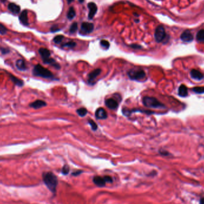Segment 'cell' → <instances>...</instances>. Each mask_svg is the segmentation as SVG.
<instances>
[{"mask_svg": "<svg viewBox=\"0 0 204 204\" xmlns=\"http://www.w3.org/2000/svg\"><path fill=\"white\" fill-rule=\"evenodd\" d=\"M42 179L49 191L55 193L58 185V179L56 176L52 172H45L42 174Z\"/></svg>", "mask_w": 204, "mask_h": 204, "instance_id": "6da1fadb", "label": "cell"}, {"mask_svg": "<svg viewBox=\"0 0 204 204\" xmlns=\"http://www.w3.org/2000/svg\"><path fill=\"white\" fill-rule=\"evenodd\" d=\"M32 74L35 76L41 77L45 79H55V76L53 73L40 64H37L34 66L32 70Z\"/></svg>", "mask_w": 204, "mask_h": 204, "instance_id": "7a4b0ae2", "label": "cell"}, {"mask_svg": "<svg viewBox=\"0 0 204 204\" xmlns=\"http://www.w3.org/2000/svg\"><path fill=\"white\" fill-rule=\"evenodd\" d=\"M143 103L147 108H164L165 106L155 97L146 96L143 98Z\"/></svg>", "mask_w": 204, "mask_h": 204, "instance_id": "3957f363", "label": "cell"}, {"mask_svg": "<svg viewBox=\"0 0 204 204\" xmlns=\"http://www.w3.org/2000/svg\"><path fill=\"white\" fill-rule=\"evenodd\" d=\"M128 77L132 80H141L146 77L145 72L142 69H132L128 72Z\"/></svg>", "mask_w": 204, "mask_h": 204, "instance_id": "277c9868", "label": "cell"}, {"mask_svg": "<svg viewBox=\"0 0 204 204\" xmlns=\"http://www.w3.org/2000/svg\"><path fill=\"white\" fill-rule=\"evenodd\" d=\"M166 37L165 30L163 26H158L155 31V39L157 42H162Z\"/></svg>", "mask_w": 204, "mask_h": 204, "instance_id": "5b68a950", "label": "cell"}, {"mask_svg": "<svg viewBox=\"0 0 204 204\" xmlns=\"http://www.w3.org/2000/svg\"><path fill=\"white\" fill-rule=\"evenodd\" d=\"M81 30L84 33H90L94 30V25L92 23L83 22L81 26Z\"/></svg>", "mask_w": 204, "mask_h": 204, "instance_id": "8992f818", "label": "cell"}, {"mask_svg": "<svg viewBox=\"0 0 204 204\" xmlns=\"http://www.w3.org/2000/svg\"><path fill=\"white\" fill-rule=\"evenodd\" d=\"M180 38L184 42H190L193 40V36L192 33L189 30H186L181 33Z\"/></svg>", "mask_w": 204, "mask_h": 204, "instance_id": "52a82bcc", "label": "cell"}, {"mask_svg": "<svg viewBox=\"0 0 204 204\" xmlns=\"http://www.w3.org/2000/svg\"><path fill=\"white\" fill-rule=\"evenodd\" d=\"M30 108H32L33 109H40L42 108L43 107H45L47 106V103L42 100H37L35 101H34L32 103H30L29 105Z\"/></svg>", "mask_w": 204, "mask_h": 204, "instance_id": "ba28073f", "label": "cell"}, {"mask_svg": "<svg viewBox=\"0 0 204 204\" xmlns=\"http://www.w3.org/2000/svg\"><path fill=\"white\" fill-rule=\"evenodd\" d=\"M95 116L98 120H105L108 118V113L104 108H99L96 110Z\"/></svg>", "mask_w": 204, "mask_h": 204, "instance_id": "9c48e42d", "label": "cell"}, {"mask_svg": "<svg viewBox=\"0 0 204 204\" xmlns=\"http://www.w3.org/2000/svg\"><path fill=\"white\" fill-rule=\"evenodd\" d=\"M87 7L89 8V18L90 19H92L97 11V7L94 3H89Z\"/></svg>", "mask_w": 204, "mask_h": 204, "instance_id": "30bf717a", "label": "cell"}, {"mask_svg": "<svg viewBox=\"0 0 204 204\" xmlns=\"http://www.w3.org/2000/svg\"><path fill=\"white\" fill-rule=\"evenodd\" d=\"M8 74L9 76V78L15 86H18L19 87H22L24 86V81L22 79L18 78V77L12 75L11 73H8Z\"/></svg>", "mask_w": 204, "mask_h": 204, "instance_id": "8fae6325", "label": "cell"}, {"mask_svg": "<svg viewBox=\"0 0 204 204\" xmlns=\"http://www.w3.org/2000/svg\"><path fill=\"white\" fill-rule=\"evenodd\" d=\"M16 66L17 69L21 71H26L28 69V66L26 62L23 59H18L16 62Z\"/></svg>", "mask_w": 204, "mask_h": 204, "instance_id": "7c38bea8", "label": "cell"}, {"mask_svg": "<svg viewBox=\"0 0 204 204\" xmlns=\"http://www.w3.org/2000/svg\"><path fill=\"white\" fill-rule=\"evenodd\" d=\"M105 104L108 108L112 110H115L118 107V101L113 98H110L106 100Z\"/></svg>", "mask_w": 204, "mask_h": 204, "instance_id": "4fadbf2b", "label": "cell"}, {"mask_svg": "<svg viewBox=\"0 0 204 204\" xmlns=\"http://www.w3.org/2000/svg\"><path fill=\"white\" fill-rule=\"evenodd\" d=\"M101 72V70L100 69H96L94 71H93L92 72H91L89 75H88V81L89 83H91L93 82L96 78H97V76H98L100 73Z\"/></svg>", "mask_w": 204, "mask_h": 204, "instance_id": "5bb4252c", "label": "cell"}, {"mask_svg": "<svg viewBox=\"0 0 204 204\" xmlns=\"http://www.w3.org/2000/svg\"><path fill=\"white\" fill-rule=\"evenodd\" d=\"M39 54L42 59V60H44L51 56V53L47 48H40L38 50Z\"/></svg>", "mask_w": 204, "mask_h": 204, "instance_id": "9a60e30c", "label": "cell"}, {"mask_svg": "<svg viewBox=\"0 0 204 204\" xmlns=\"http://www.w3.org/2000/svg\"><path fill=\"white\" fill-rule=\"evenodd\" d=\"M93 183L98 187H104L106 185V181L105 180L104 177H102L100 176H94L93 179Z\"/></svg>", "mask_w": 204, "mask_h": 204, "instance_id": "2e32d148", "label": "cell"}, {"mask_svg": "<svg viewBox=\"0 0 204 204\" xmlns=\"http://www.w3.org/2000/svg\"><path fill=\"white\" fill-rule=\"evenodd\" d=\"M20 22L25 26H28L29 25L28 18V11L26 10H23L19 16Z\"/></svg>", "mask_w": 204, "mask_h": 204, "instance_id": "e0dca14e", "label": "cell"}, {"mask_svg": "<svg viewBox=\"0 0 204 204\" xmlns=\"http://www.w3.org/2000/svg\"><path fill=\"white\" fill-rule=\"evenodd\" d=\"M8 9L14 14H18L21 11V7L13 3H11L8 5Z\"/></svg>", "mask_w": 204, "mask_h": 204, "instance_id": "ac0fdd59", "label": "cell"}, {"mask_svg": "<svg viewBox=\"0 0 204 204\" xmlns=\"http://www.w3.org/2000/svg\"><path fill=\"white\" fill-rule=\"evenodd\" d=\"M191 77L196 80H201L203 78V75L199 71L196 69H192L191 72Z\"/></svg>", "mask_w": 204, "mask_h": 204, "instance_id": "d6986e66", "label": "cell"}, {"mask_svg": "<svg viewBox=\"0 0 204 204\" xmlns=\"http://www.w3.org/2000/svg\"><path fill=\"white\" fill-rule=\"evenodd\" d=\"M178 95L182 97H185L188 95V90L184 85H181L178 88Z\"/></svg>", "mask_w": 204, "mask_h": 204, "instance_id": "ffe728a7", "label": "cell"}, {"mask_svg": "<svg viewBox=\"0 0 204 204\" xmlns=\"http://www.w3.org/2000/svg\"><path fill=\"white\" fill-rule=\"evenodd\" d=\"M76 15V11L73 7H71L67 11V18L68 19L72 20Z\"/></svg>", "mask_w": 204, "mask_h": 204, "instance_id": "44dd1931", "label": "cell"}, {"mask_svg": "<svg viewBox=\"0 0 204 204\" xmlns=\"http://www.w3.org/2000/svg\"><path fill=\"white\" fill-rule=\"evenodd\" d=\"M196 40L199 42H204V30L202 29L198 32L196 34Z\"/></svg>", "mask_w": 204, "mask_h": 204, "instance_id": "7402d4cb", "label": "cell"}, {"mask_svg": "<svg viewBox=\"0 0 204 204\" xmlns=\"http://www.w3.org/2000/svg\"><path fill=\"white\" fill-rule=\"evenodd\" d=\"M76 113H78V115L81 116V117H84L85 116H86L87 113H88V111L87 110L86 108H79L78 109L76 110Z\"/></svg>", "mask_w": 204, "mask_h": 204, "instance_id": "603a6c76", "label": "cell"}, {"mask_svg": "<svg viewBox=\"0 0 204 204\" xmlns=\"http://www.w3.org/2000/svg\"><path fill=\"white\" fill-rule=\"evenodd\" d=\"M192 91L198 94L204 93V87H196L192 89Z\"/></svg>", "mask_w": 204, "mask_h": 204, "instance_id": "cb8c5ba5", "label": "cell"}, {"mask_svg": "<svg viewBox=\"0 0 204 204\" xmlns=\"http://www.w3.org/2000/svg\"><path fill=\"white\" fill-rule=\"evenodd\" d=\"M76 45V42H75L74 41H69V42H67L63 44L62 47L72 48H74Z\"/></svg>", "mask_w": 204, "mask_h": 204, "instance_id": "d4e9b609", "label": "cell"}, {"mask_svg": "<svg viewBox=\"0 0 204 204\" xmlns=\"http://www.w3.org/2000/svg\"><path fill=\"white\" fill-rule=\"evenodd\" d=\"M7 31H8V30H7V28L4 25L0 23V34H1V35H6Z\"/></svg>", "mask_w": 204, "mask_h": 204, "instance_id": "484cf974", "label": "cell"}, {"mask_svg": "<svg viewBox=\"0 0 204 204\" xmlns=\"http://www.w3.org/2000/svg\"><path fill=\"white\" fill-rule=\"evenodd\" d=\"M78 29V24L76 22H74V23H72L69 29V32L71 33H75Z\"/></svg>", "mask_w": 204, "mask_h": 204, "instance_id": "4316f807", "label": "cell"}, {"mask_svg": "<svg viewBox=\"0 0 204 204\" xmlns=\"http://www.w3.org/2000/svg\"><path fill=\"white\" fill-rule=\"evenodd\" d=\"M64 39V37L62 35H57L56 36L54 39H53V41L54 42H55L56 44H59Z\"/></svg>", "mask_w": 204, "mask_h": 204, "instance_id": "83f0119b", "label": "cell"}, {"mask_svg": "<svg viewBox=\"0 0 204 204\" xmlns=\"http://www.w3.org/2000/svg\"><path fill=\"white\" fill-rule=\"evenodd\" d=\"M100 45L102 46V47H103L104 48L108 49L110 47V44L109 42V41L105 40H102L100 41Z\"/></svg>", "mask_w": 204, "mask_h": 204, "instance_id": "f1b7e54d", "label": "cell"}, {"mask_svg": "<svg viewBox=\"0 0 204 204\" xmlns=\"http://www.w3.org/2000/svg\"><path fill=\"white\" fill-rule=\"evenodd\" d=\"M89 124L90 125V126H91V129H92L93 131H96L97 129L98 128V126H97V124H96L93 120H89Z\"/></svg>", "mask_w": 204, "mask_h": 204, "instance_id": "f546056e", "label": "cell"}, {"mask_svg": "<svg viewBox=\"0 0 204 204\" xmlns=\"http://www.w3.org/2000/svg\"><path fill=\"white\" fill-rule=\"evenodd\" d=\"M69 172V166L67 165H65L63 166L62 169V173L64 175H67L68 174Z\"/></svg>", "mask_w": 204, "mask_h": 204, "instance_id": "4dcf8cb0", "label": "cell"}, {"mask_svg": "<svg viewBox=\"0 0 204 204\" xmlns=\"http://www.w3.org/2000/svg\"><path fill=\"white\" fill-rule=\"evenodd\" d=\"M0 52H1L2 55H5L8 54L10 52V49H8L7 48L0 47Z\"/></svg>", "mask_w": 204, "mask_h": 204, "instance_id": "1f68e13d", "label": "cell"}, {"mask_svg": "<svg viewBox=\"0 0 204 204\" xmlns=\"http://www.w3.org/2000/svg\"><path fill=\"white\" fill-rule=\"evenodd\" d=\"M50 30H51V32H55L56 31L59 30V27L57 25H53V26H52V27H51Z\"/></svg>", "mask_w": 204, "mask_h": 204, "instance_id": "d6a6232c", "label": "cell"}, {"mask_svg": "<svg viewBox=\"0 0 204 204\" xmlns=\"http://www.w3.org/2000/svg\"><path fill=\"white\" fill-rule=\"evenodd\" d=\"M104 178H105L106 183H112V178L110 176H105Z\"/></svg>", "mask_w": 204, "mask_h": 204, "instance_id": "836d02e7", "label": "cell"}, {"mask_svg": "<svg viewBox=\"0 0 204 204\" xmlns=\"http://www.w3.org/2000/svg\"><path fill=\"white\" fill-rule=\"evenodd\" d=\"M130 47L134 49H140L142 48V47L141 45H138V44H135L130 45Z\"/></svg>", "mask_w": 204, "mask_h": 204, "instance_id": "e575fe53", "label": "cell"}, {"mask_svg": "<svg viewBox=\"0 0 204 204\" xmlns=\"http://www.w3.org/2000/svg\"><path fill=\"white\" fill-rule=\"evenodd\" d=\"M82 172V171H81V170H80V171H76L73 173L72 174V176H78V175H79L80 174H81Z\"/></svg>", "mask_w": 204, "mask_h": 204, "instance_id": "d590c367", "label": "cell"}, {"mask_svg": "<svg viewBox=\"0 0 204 204\" xmlns=\"http://www.w3.org/2000/svg\"><path fill=\"white\" fill-rule=\"evenodd\" d=\"M159 153H160V154H161V155H165V156H166V155H168V154H169L167 152H166V151H164V150H162V151H160V152H159Z\"/></svg>", "mask_w": 204, "mask_h": 204, "instance_id": "8d00e7d4", "label": "cell"}, {"mask_svg": "<svg viewBox=\"0 0 204 204\" xmlns=\"http://www.w3.org/2000/svg\"><path fill=\"white\" fill-rule=\"evenodd\" d=\"M199 204H204V197L200 198L199 200Z\"/></svg>", "mask_w": 204, "mask_h": 204, "instance_id": "74e56055", "label": "cell"}, {"mask_svg": "<svg viewBox=\"0 0 204 204\" xmlns=\"http://www.w3.org/2000/svg\"><path fill=\"white\" fill-rule=\"evenodd\" d=\"M67 1L68 3V4H70V3H71L72 2L74 1V0H67Z\"/></svg>", "mask_w": 204, "mask_h": 204, "instance_id": "f35d334b", "label": "cell"}, {"mask_svg": "<svg viewBox=\"0 0 204 204\" xmlns=\"http://www.w3.org/2000/svg\"><path fill=\"white\" fill-rule=\"evenodd\" d=\"M78 1H79L80 3H82L84 1V0H78Z\"/></svg>", "mask_w": 204, "mask_h": 204, "instance_id": "ab89813d", "label": "cell"}, {"mask_svg": "<svg viewBox=\"0 0 204 204\" xmlns=\"http://www.w3.org/2000/svg\"><path fill=\"white\" fill-rule=\"evenodd\" d=\"M0 1H1L2 3H6L7 0H0Z\"/></svg>", "mask_w": 204, "mask_h": 204, "instance_id": "60d3db41", "label": "cell"}, {"mask_svg": "<svg viewBox=\"0 0 204 204\" xmlns=\"http://www.w3.org/2000/svg\"><path fill=\"white\" fill-rule=\"evenodd\" d=\"M134 15L135 16H137V17H139V14H137V13H134Z\"/></svg>", "mask_w": 204, "mask_h": 204, "instance_id": "b9f144b4", "label": "cell"}, {"mask_svg": "<svg viewBox=\"0 0 204 204\" xmlns=\"http://www.w3.org/2000/svg\"><path fill=\"white\" fill-rule=\"evenodd\" d=\"M139 20L138 19V20H135V22H136V23H139Z\"/></svg>", "mask_w": 204, "mask_h": 204, "instance_id": "7bdbcfd3", "label": "cell"}]
</instances>
